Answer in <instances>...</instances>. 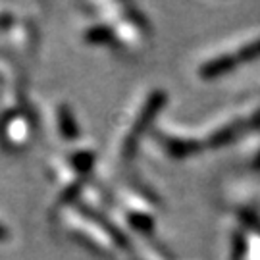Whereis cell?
Instances as JSON below:
<instances>
[{
  "mask_svg": "<svg viewBox=\"0 0 260 260\" xmlns=\"http://www.w3.org/2000/svg\"><path fill=\"white\" fill-rule=\"evenodd\" d=\"M166 103V94L164 91H152V93L147 96V101L143 104L141 112L137 114V118L133 121V127L127 133V137L123 139V145H121V156L123 160H131L135 156V150H137V143H139L141 135L150 127V123L156 120L158 112Z\"/></svg>",
  "mask_w": 260,
  "mask_h": 260,
  "instance_id": "1",
  "label": "cell"
},
{
  "mask_svg": "<svg viewBox=\"0 0 260 260\" xmlns=\"http://www.w3.org/2000/svg\"><path fill=\"white\" fill-rule=\"evenodd\" d=\"M56 123H58V131L62 135V139L66 141H75L79 139L81 129H79V123L75 120L74 110L70 108V104L60 103L56 108Z\"/></svg>",
  "mask_w": 260,
  "mask_h": 260,
  "instance_id": "2",
  "label": "cell"
},
{
  "mask_svg": "<svg viewBox=\"0 0 260 260\" xmlns=\"http://www.w3.org/2000/svg\"><path fill=\"white\" fill-rule=\"evenodd\" d=\"M83 43L91 47H110L118 43V33L108 23H94L83 31Z\"/></svg>",
  "mask_w": 260,
  "mask_h": 260,
  "instance_id": "3",
  "label": "cell"
},
{
  "mask_svg": "<svg viewBox=\"0 0 260 260\" xmlns=\"http://www.w3.org/2000/svg\"><path fill=\"white\" fill-rule=\"evenodd\" d=\"M10 237V232H8V228L4 225V223L0 222V243H4L6 239Z\"/></svg>",
  "mask_w": 260,
  "mask_h": 260,
  "instance_id": "4",
  "label": "cell"
}]
</instances>
